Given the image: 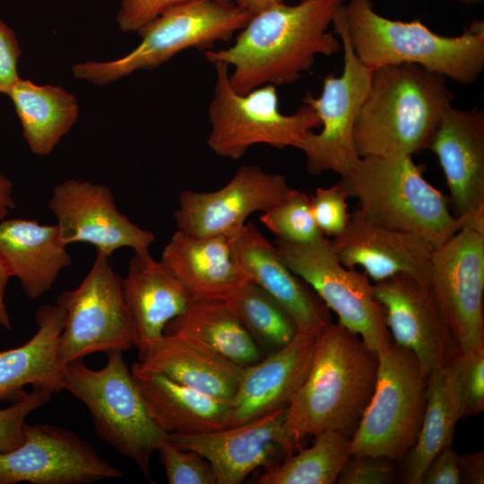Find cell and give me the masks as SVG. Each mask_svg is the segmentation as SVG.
Masks as SVG:
<instances>
[{
  "instance_id": "cell-6",
  "label": "cell",
  "mask_w": 484,
  "mask_h": 484,
  "mask_svg": "<svg viewBox=\"0 0 484 484\" xmlns=\"http://www.w3.org/2000/svg\"><path fill=\"white\" fill-rule=\"evenodd\" d=\"M122 353L107 352L108 362L99 370L82 359L65 364L63 386L88 408L98 436L150 478L151 456L169 433L149 413Z\"/></svg>"
},
{
  "instance_id": "cell-25",
  "label": "cell",
  "mask_w": 484,
  "mask_h": 484,
  "mask_svg": "<svg viewBox=\"0 0 484 484\" xmlns=\"http://www.w3.org/2000/svg\"><path fill=\"white\" fill-rule=\"evenodd\" d=\"M138 359L142 367L226 402L233 399L244 371L200 343L167 333L139 352Z\"/></svg>"
},
{
  "instance_id": "cell-17",
  "label": "cell",
  "mask_w": 484,
  "mask_h": 484,
  "mask_svg": "<svg viewBox=\"0 0 484 484\" xmlns=\"http://www.w3.org/2000/svg\"><path fill=\"white\" fill-rule=\"evenodd\" d=\"M429 149L443 169L454 216L484 232V112L450 106Z\"/></svg>"
},
{
  "instance_id": "cell-46",
  "label": "cell",
  "mask_w": 484,
  "mask_h": 484,
  "mask_svg": "<svg viewBox=\"0 0 484 484\" xmlns=\"http://www.w3.org/2000/svg\"><path fill=\"white\" fill-rule=\"evenodd\" d=\"M283 3L282 0H236V4L245 10L252 17L275 4Z\"/></svg>"
},
{
  "instance_id": "cell-38",
  "label": "cell",
  "mask_w": 484,
  "mask_h": 484,
  "mask_svg": "<svg viewBox=\"0 0 484 484\" xmlns=\"http://www.w3.org/2000/svg\"><path fill=\"white\" fill-rule=\"evenodd\" d=\"M462 418L476 416L484 410V349L470 356L459 354Z\"/></svg>"
},
{
  "instance_id": "cell-42",
  "label": "cell",
  "mask_w": 484,
  "mask_h": 484,
  "mask_svg": "<svg viewBox=\"0 0 484 484\" xmlns=\"http://www.w3.org/2000/svg\"><path fill=\"white\" fill-rule=\"evenodd\" d=\"M462 472L459 454L453 445L442 449L427 466L421 484H460Z\"/></svg>"
},
{
  "instance_id": "cell-13",
  "label": "cell",
  "mask_w": 484,
  "mask_h": 484,
  "mask_svg": "<svg viewBox=\"0 0 484 484\" xmlns=\"http://www.w3.org/2000/svg\"><path fill=\"white\" fill-rule=\"evenodd\" d=\"M459 354L484 349V232L463 228L432 253L428 278Z\"/></svg>"
},
{
  "instance_id": "cell-4",
  "label": "cell",
  "mask_w": 484,
  "mask_h": 484,
  "mask_svg": "<svg viewBox=\"0 0 484 484\" xmlns=\"http://www.w3.org/2000/svg\"><path fill=\"white\" fill-rule=\"evenodd\" d=\"M350 41L371 71L414 64L458 83H473L484 68V25L475 21L460 36L438 35L419 21L401 22L378 14L370 0L344 4Z\"/></svg>"
},
{
  "instance_id": "cell-30",
  "label": "cell",
  "mask_w": 484,
  "mask_h": 484,
  "mask_svg": "<svg viewBox=\"0 0 484 484\" xmlns=\"http://www.w3.org/2000/svg\"><path fill=\"white\" fill-rule=\"evenodd\" d=\"M164 333L192 340L244 367L264 358L224 299L192 297L185 311L167 324Z\"/></svg>"
},
{
  "instance_id": "cell-28",
  "label": "cell",
  "mask_w": 484,
  "mask_h": 484,
  "mask_svg": "<svg viewBox=\"0 0 484 484\" xmlns=\"http://www.w3.org/2000/svg\"><path fill=\"white\" fill-rule=\"evenodd\" d=\"M35 334L22 345L0 351V401L17 400L31 385L53 393L64 390L63 366L57 350L65 327V311L57 305H42L36 315Z\"/></svg>"
},
{
  "instance_id": "cell-8",
  "label": "cell",
  "mask_w": 484,
  "mask_h": 484,
  "mask_svg": "<svg viewBox=\"0 0 484 484\" xmlns=\"http://www.w3.org/2000/svg\"><path fill=\"white\" fill-rule=\"evenodd\" d=\"M376 354L375 388L350 437V454L401 461L412 447L421 425L427 376L416 356L393 341Z\"/></svg>"
},
{
  "instance_id": "cell-18",
  "label": "cell",
  "mask_w": 484,
  "mask_h": 484,
  "mask_svg": "<svg viewBox=\"0 0 484 484\" xmlns=\"http://www.w3.org/2000/svg\"><path fill=\"white\" fill-rule=\"evenodd\" d=\"M392 341L411 350L426 376L459 354L428 286L398 274L373 284Z\"/></svg>"
},
{
  "instance_id": "cell-31",
  "label": "cell",
  "mask_w": 484,
  "mask_h": 484,
  "mask_svg": "<svg viewBox=\"0 0 484 484\" xmlns=\"http://www.w3.org/2000/svg\"><path fill=\"white\" fill-rule=\"evenodd\" d=\"M7 96L21 122L23 138L37 156L51 154L79 117L77 99L58 85H39L20 77Z\"/></svg>"
},
{
  "instance_id": "cell-3",
  "label": "cell",
  "mask_w": 484,
  "mask_h": 484,
  "mask_svg": "<svg viewBox=\"0 0 484 484\" xmlns=\"http://www.w3.org/2000/svg\"><path fill=\"white\" fill-rule=\"evenodd\" d=\"M453 99L446 77L418 65L373 70L354 127L359 156H412L429 149Z\"/></svg>"
},
{
  "instance_id": "cell-20",
  "label": "cell",
  "mask_w": 484,
  "mask_h": 484,
  "mask_svg": "<svg viewBox=\"0 0 484 484\" xmlns=\"http://www.w3.org/2000/svg\"><path fill=\"white\" fill-rule=\"evenodd\" d=\"M330 241L342 265L360 266L375 283L398 274L428 283L434 248L415 234L366 220L358 209L344 231Z\"/></svg>"
},
{
  "instance_id": "cell-24",
  "label": "cell",
  "mask_w": 484,
  "mask_h": 484,
  "mask_svg": "<svg viewBox=\"0 0 484 484\" xmlns=\"http://www.w3.org/2000/svg\"><path fill=\"white\" fill-rule=\"evenodd\" d=\"M66 246L56 224L20 218L0 220V255L11 278L20 281L31 299L50 290L60 272L71 264Z\"/></svg>"
},
{
  "instance_id": "cell-40",
  "label": "cell",
  "mask_w": 484,
  "mask_h": 484,
  "mask_svg": "<svg viewBox=\"0 0 484 484\" xmlns=\"http://www.w3.org/2000/svg\"><path fill=\"white\" fill-rule=\"evenodd\" d=\"M186 0H122L116 20L123 32H137L163 12Z\"/></svg>"
},
{
  "instance_id": "cell-39",
  "label": "cell",
  "mask_w": 484,
  "mask_h": 484,
  "mask_svg": "<svg viewBox=\"0 0 484 484\" xmlns=\"http://www.w3.org/2000/svg\"><path fill=\"white\" fill-rule=\"evenodd\" d=\"M393 461L375 454L350 455L340 472L338 484H389L393 481Z\"/></svg>"
},
{
  "instance_id": "cell-45",
  "label": "cell",
  "mask_w": 484,
  "mask_h": 484,
  "mask_svg": "<svg viewBox=\"0 0 484 484\" xmlns=\"http://www.w3.org/2000/svg\"><path fill=\"white\" fill-rule=\"evenodd\" d=\"M10 278L7 267L0 255V325L7 330L12 329V324L4 302V292Z\"/></svg>"
},
{
  "instance_id": "cell-16",
  "label": "cell",
  "mask_w": 484,
  "mask_h": 484,
  "mask_svg": "<svg viewBox=\"0 0 484 484\" xmlns=\"http://www.w3.org/2000/svg\"><path fill=\"white\" fill-rule=\"evenodd\" d=\"M291 190L281 174L257 165H244L221 188L211 192L184 190L174 212L177 229L197 238L230 236L249 215L266 212Z\"/></svg>"
},
{
  "instance_id": "cell-7",
  "label": "cell",
  "mask_w": 484,
  "mask_h": 484,
  "mask_svg": "<svg viewBox=\"0 0 484 484\" xmlns=\"http://www.w3.org/2000/svg\"><path fill=\"white\" fill-rule=\"evenodd\" d=\"M250 18L230 0H186L138 30L141 42L128 54L111 61L75 64L73 74L104 86L136 71L157 68L187 48L206 50L218 41H228Z\"/></svg>"
},
{
  "instance_id": "cell-47",
  "label": "cell",
  "mask_w": 484,
  "mask_h": 484,
  "mask_svg": "<svg viewBox=\"0 0 484 484\" xmlns=\"http://www.w3.org/2000/svg\"><path fill=\"white\" fill-rule=\"evenodd\" d=\"M300 1H302V0H300Z\"/></svg>"
},
{
  "instance_id": "cell-33",
  "label": "cell",
  "mask_w": 484,
  "mask_h": 484,
  "mask_svg": "<svg viewBox=\"0 0 484 484\" xmlns=\"http://www.w3.org/2000/svg\"><path fill=\"white\" fill-rule=\"evenodd\" d=\"M224 300L264 356L284 347L298 332L297 324L289 312L249 280L233 290Z\"/></svg>"
},
{
  "instance_id": "cell-5",
  "label": "cell",
  "mask_w": 484,
  "mask_h": 484,
  "mask_svg": "<svg viewBox=\"0 0 484 484\" xmlns=\"http://www.w3.org/2000/svg\"><path fill=\"white\" fill-rule=\"evenodd\" d=\"M338 183L348 197L359 200L358 210L366 220L415 234L434 249L465 228L412 156L360 157Z\"/></svg>"
},
{
  "instance_id": "cell-34",
  "label": "cell",
  "mask_w": 484,
  "mask_h": 484,
  "mask_svg": "<svg viewBox=\"0 0 484 484\" xmlns=\"http://www.w3.org/2000/svg\"><path fill=\"white\" fill-rule=\"evenodd\" d=\"M259 220L276 238L290 243H309L324 237L313 217L310 197L292 188L281 203L264 212Z\"/></svg>"
},
{
  "instance_id": "cell-43",
  "label": "cell",
  "mask_w": 484,
  "mask_h": 484,
  "mask_svg": "<svg viewBox=\"0 0 484 484\" xmlns=\"http://www.w3.org/2000/svg\"><path fill=\"white\" fill-rule=\"evenodd\" d=\"M462 481L471 484L484 483V453L479 451L459 454Z\"/></svg>"
},
{
  "instance_id": "cell-41",
  "label": "cell",
  "mask_w": 484,
  "mask_h": 484,
  "mask_svg": "<svg viewBox=\"0 0 484 484\" xmlns=\"http://www.w3.org/2000/svg\"><path fill=\"white\" fill-rule=\"evenodd\" d=\"M22 49L14 30L0 18V93L6 94L20 78Z\"/></svg>"
},
{
  "instance_id": "cell-15",
  "label": "cell",
  "mask_w": 484,
  "mask_h": 484,
  "mask_svg": "<svg viewBox=\"0 0 484 484\" xmlns=\"http://www.w3.org/2000/svg\"><path fill=\"white\" fill-rule=\"evenodd\" d=\"M48 208L66 246L90 244L96 253L111 257L122 247L149 251L155 240L153 232L119 212L111 190L102 184L73 178L63 181L54 187Z\"/></svg>"
},
{
  "instance_id": "cell-29",
  "label": "cell",
  "mask_w": 484,
  "mask_h": 484,
  "mask_svg": "<svg viewBox=\"0 0 484 484\" xmlns=\"http://www.w3.org/2000/svg\"><path fill=\"white\" fill-rule=\"evenodd\" d=\"M459 354L427 376L426 404L417 438L403 458L402 480L421 484L430 461L453 445L455 426L462 418Z\"/></svg>"
},
{
  "instance_id": "cell-21",
  "label": "cell",
  "mask_w": 484,
  "mask_h": 484,
  "mask_svg": "<svg viewBox=\"0 0 484 484\" xmlns=\"http://www.w3.org/2000/svg\"><path fill=\"white\" fill-rule=\"evenodd\" d=\"M322 331H298L284 347L244 367L229 402V427L289 405L309 373Z\"/></svg>"
},
{
  "instance_id": "cell-35",
  "label": "cell",
  "mask_w": 484,
  "mask_h": 484,
  "mask_svg": "<svg viewBox=\"0 0 484 484\" xmlns=\"http://www.w3.org/2000/svg\"><path fill=\"white\" fill-rule=\"evenodd\" d=\"M169 484H217L212 464L199 453L168 439L157 451Z\"/></svg>"
},
{
  "instance_id": "cell-26",
  "label": "cell",
  "mask_w": 484,
  "mask_h": 484,
  "mask_svg": "<svg viewBox=\"0 0 484 484\" xmlns=\"http://www.w3.org/2000/svg\"><path fill=\"white\" fill-rule=\"evenodd\" d=\"M160 261L192 297L224 299L248 281L237 264L229 236L197 238L177 229Z\"/></svg>"
},
{
  "instance_id": "cell-14",
  "label": "cell",
  "mask_w": 484,
  "mask_h": 484,
  "mask_svg": "<svg viewBox=\"0 0 484 484\" xmlns=\"http://www.w3.org/2000/svg\"><path fill=\"white\" fill-rule=\"evenodd\" d=\"M23 436L17 448L0 452V484H90L124 476L70 430L26 422Z\"/></svg>"
},
{
  "instance_id": "cell-12",
  "label": "cell",
  "mask_w": 484,
  "mask_h": 484,
  "mask_svg": "<svg viewBox=\"0 0 484 484\" xmlns=\"http://www.w3.org/2000/svg\"><path fill=\"white\" fill-rule=\"evenodd\" d=\"M122 279L113 270L110 257L96 253L80 285L58 295L56 305L65 315L57 350L63 367L94 352H123L134 346Z\"/></svg>"
},
{
  "instance_id": "cell-36",
  "label": "cell",
  "mask_w": 484,
  "mask_h": 484,
  "mask_svg": "<svg viewBox=\"0 0 484 484\" xmlns=\"http://www.w3.org/2000/svg\"><path fill=\"white\" fill-rule=\"evenodd\" d=\"M54 393L34 386L32 391L24 393L14 402L0 409V452H9L24 440L23 428L30 413L49 402Z\"/></svg>"
},
{
  "instance_id": "cell-44",
  "label": "cell",
  "mask_w": 484,
  "mask_h": 484,
  "mask_svg": "<svg viewBox=\"0 0 484 484\" xmlns=\"http://www.w3.org/2000/svg\"><path fill=\"white\" fill-rule=\"evenodd\" d=\"M14 208L13 184L7 177L0 174V220L5 219Z\"/></svg>"
},
{
  "instance_id": "cell-22",
  "label": "cell",
  "mask_w": 484,
  "mask_h": 484,
  "mask_svg": "<svg viewBox=\"0 0 484 484\" xmlns=\"http://www.w3.org/2000/svg\"><path fill=\"white\" fill-rule=\"evenodd\" d=\"M234 258L246 278L266 291L292 316L298 331H322L332 323L330 309L282 261L252 222L229 236Z\"/></svg>"
},
{
  "instance_id": "cell-23",
  "label": "cell",
  "mask_w": 484,
  "mask_h": 484,
  "mask_svg": "<svg viewBox=\"0 0 484 484\" xmlns=\"http://www.w3.org/2000/svg\"><path fill=\"white\" fill-rule=\"evenodd\" d=\"M122 288L138 353L164 334L167 324L185 311L192 298L188 290L149 251L134 252Z\"/></svg>"
},
{
  "instance_id": "cell-2",
  "label": "cell",
  "mask_w": 484,
  "mask_h": 484,
  "mask_svg": "<svg viewBox=\"0 0 484 484\" xmlns=\"http://www.w3.org/2000/svg\"><path fill=\"white\" fill-rule=\"evenodd\" d=\"M377 354L356 333L331 323L320 333L309 373L286 408L284 446L300 448L324 430L351 437L372 396Z\"/></svg>"
},
{
  "instance_id": "cell-1",
  "label": "cell",
  "mask_w": 484,
  "mask_h": 484,
  "mask_svg": "<svg viewBox=\"0 0 484 484\" xmlns=\"http://www.w3.org/2000/svg\"><path fill=\"white\" fill-rule=\"evenodd\" d=\"M346 0H302L296 5L275 4L250 18L228 48L206 49L211 63L234 69L229 80L235 91L246 94L265 84L297 81L317 55L341 50L340 39L328 31Z\"/></svg>"
},
{
  "instance_id": "cell-11",
  "label": "cell",
  "mask_w": 484,
  "mask_h": 484,
  "mask_svg": "<svg viewBox=\"0 0 484 484\" xmlns=\"http://www.w3.org/2000/svg\"><path fill=\"white\" fill-rule=\"evenodd\" d=\"M273 244L286 265L338 315V324L359 336L375 352L392 341L385 308L375 297L369 278L364 272L342 265L329 238L304 244L276 238Z\"/></svg>"
},
{
  "instance_id": "cell-37",
  "label": "cell",
  "mask_w": 484,
  "mask_h": 484,
  "mask_svg": "<svg viewBox=\"0 0 484 484\" xmlns=\"http://www.w3.org/2000/svg\"><path fill=\"white\" fill-rule=\"evenodd\" d=\"M348 198L338 182L330 187H317L310 197L313 217L324 237L336 238L346 229L350 216Z\"/></svg>"
},
{
  "instance_id": "cell-9",
  "label": "cell",
  "mask_w": 484,
  "mask_h": 484,
  "mask_svg": "<svg viewBox=\"0 0 484 484\" xmlns=\"http://www.w3.org/2000/svg\"><path fill=\"white\" fill-rule=\"evenodd\" d=\"M216 83L208 113L211 132L208 145L217 155L242 158L255 144L278 149L298 148L306 135L320 127L315 110L303 104L295 113L284 115L279 108L276 86L265 84L246 94L234 91L229 80V65L213 63Z\"/></svg>"
},
{
  "instance_id": "cell-19",
  "label": "cell",
  "mask_w": 484,
  "mask_h": 484,
  "mask_svg": "<svg viewBox=\"0 0 484 484\" xmlns=\"http://www.w3.org/2000/svg\"><path fill=\"white\" fill-rule=\"evenodd\" d=\"M286 408L234 427L199 434H169L167 439L206 458L217 484H240L257 468H267L278 462L281 454H287Z\"/></svg>"
},
{
  "instance_id": "cell-10",
  "label": "cell",
  "mask_w": 484,
  "mask_h": 484,
  "mask_svg": "<svg viewBox=\"0 0 484 484\" xmlns=\"http://www.w3.org/2000/svg\"><path fill=\"white\" fill-rule=\"evenodd\" d=\"M344 4L333 19L334 32L343 48L342 73L339 76L326 75L317 98L307 92L302 99L315 110L322 127L317 134L310 131L298 147L306 155L307 170L312 175L333 171L342 177L360 158L355 147L354 127L369 90L372 71L353 50Z\"/></svg>"
},
{
  "instance_id": "cell-32",
  "label": "cell",
  "mask_w": 484,
  "mask_h": 484,
  "mask_svg": "<svg viewBox=\"0 0 484 484\" xmlns=\"http://www.w3.org/2000/svg\"><path fill=\"white\" fill-rule=\"evenodd\" d=\"M312 446L289 453L255 478L257 484H333L350 457V437L324 430Z\"/></svg>"
},
{
  "instance_id": "cell-27",
  "label": "cell",
  "mask_w": 484,
  "mask_h": 484,
  "mask_svg": "<svg viewBox=\"0 0 484 484\" xmlns=\"http://www.w3.org/2000/svg\"><path fill=\"white\" fill-rule=\"evenodd\" d=\"M131 373L149 413L167 433L199 434L229 427V402L145 369L138 362Z\"/></svg>"
}]
</instances>
